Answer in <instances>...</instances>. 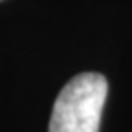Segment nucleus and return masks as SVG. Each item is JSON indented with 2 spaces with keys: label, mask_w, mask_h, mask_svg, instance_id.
Masks as SVG:
<instances>
[{
  "label": "nucleus",
  "mask_w": 132,
  "mask_h": 132,
  "mask_svg": "<svg viewBox=\"0 0 132 132\" xmlns=\"http://www.w3.org/2000/svg\"><path fill=\"white\" fill-rule=\"evenodd\" d=\"M106 94L108 82L103 74L74 76L55 100L48 132H98Z\"/></svg>",
  "instance_id": "f257e3e1"
}]
</instances>
